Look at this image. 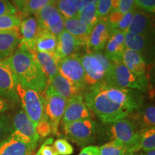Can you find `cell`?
<instances>
[{
    "instance_id": "obj_4",
    "label": "cell",
    "mask_w": 155,
    "mask_h": 155,
    "mask_svg": "<svg viewBox=\"0 0 155 155\" xmlns=\"http://www.w3.org/2000/svg\"><path fill=\"white\" fill-rule=\"evenodd\" d=\"M141 131L132 120L125 118L111 123L108 134L111 140L121 143L134 153L140 150Z\"/></svg>"
},
{
    "instance_id": "obj_34",
    "label": "cell",
    "mask_w": 155,
    "mask_h": 155,
    "mask_svg": "<svg viewBox=\"0 0 155 155\" xmlns=\"http://www.w3.org/2000/svg\"><path fill=\"white\" fill-rule=\"evenodd\" d=\"M21 22V18L17 15L0 16V32L18 28Z\"/></svg>"
},
{
    "instance_id": "obj_27",
    "label": "cell",
    "mask_w": 155,
    "mask_h": 155,
    "mask_svg": "<svg viewBox=\"0 0 155 155\" xmlns=\"http://www.w3.org/2000/svg\"><path fill=\"white\" fill-rule=\"evenodd\" d=\"M129 116H131L134 119L139 122L140 127L142 128L141 130L154 127L155 107L154 105L147 106L143 111H139L138 110Z\"/></svg>"
},
{
    "instance_id": "obj_46",
    "label": "cell",
    "mask_w": 155,
    "mask_h": 155,
    "mask_svg": "<svg viewBox=\"0 0 155 155\" xmlns=\"http://www.w3.org/2000/svg\"><path fill=\"white\" fill-rule=\"evenodd\" d=\"M76 7L78 12H80L83 8V0H71Z\"/></svg>"
},
{
    "instance_id": "obj_43",
    "label": "cell",
    "mask_w": 155,
    "mask_h": 155,
    "mask_svg": "<svg viewBox=\"0 0 155 155\" xmlns=\"http://www.w3.org/2000/svg\"><path fill=\"white\" fill-rule=\"evenodd\" d=\"M78 155H99V148L96 146L84 147Z\"/></svg>"
},
{
    "instance_id": "obj_8",
    "label": "cell",
    "mask_w": 155,
    "mask_h": 155,
    "mask_svg": "<svg viewBox=\"0 0 155 155\" xmlns=\"http://www.w3.org/2000/svg\"><path fill=\"white\" fill-rule=\"evenodd\" d=\"M45 110L48 121L52 127V132L57 134L58 126L63 118L68 101L56 94L53 88L48 85L45 91Z\"/></svg>"
},
{
    "instance_id": "obj_38",
    "label": "cell",
    "mask_w": 155,
    "mask_h": 155,
    "mask_svg": "<svg viewBox=\"0 0 155 155\" xmlns=\"http://www.w3.org/2000/svg\"><path fill=\"white\" fill-rule=\"evenodd\" d=\"M135 9H136V8L132 9V10L128 12L125 13V14H124L123 17H122V18L121 19V21L118 23L116 29L121 31V32H123L124 33L126 31H127L128 28H129V25H130L131 20H132L134 13Z\"/></svg>"
},
{
    "instance_id": "obj_15",
    "label": "cell",
    "mask_w": 155,
    "mask_h": 155,
    "mask_svg": "<svg viewBox=\"0 0 155 155\" xmlns=\"http://www.w3.org/2000/svg\"><path fill=\"white\" fill-rule=\"evenodd\" d=\"M104 54L113 63H122L124 52L126 49L124 33L117 29L111 30L105 46Z\"/></svg>"
},
{
    "instance_id": "obj_49",
    "label": "cell",
    "mask_w": 155,
    "mask_h": 155,
    "mask_svg": "<svg viewBox=\"0 0 155 155\" xmlns=\"http://www.w3.org/2000/svg\"><path fill=\"white\" fill-rule=\"evenodd\" d=\"M127 155H134L133 154H127Z\"/></svg>"
},
{
    "instance_id": "obj_25",
    "label": "cell",
    "mask_w": 155,
    "mask_h": 155,
    "mask_svg": "<svg viewBox=\"0 0 155 155\" xmlns=\"http://www.w3.org/2000/svg\"><path fill=\"white\" fill-rule=\"evenodd\" d=\"M57 37L49 31L40 29L37 35L35 50L40 53H54L57 47Z\"/></svg>"
},
{
    "instance_id": "obj_22",
    "label": "cell",
    "mask_w": 155,
    "mask_h": 155,
    "mask_svg": "<svg viewBox=\"0 0 155 155\" xmlns=\"http://www.w3.org/2000/svg\"><path fill=\"white\" fill-rule=\"evenodd\" d=\"M32 152L28 144L12 134L0 142V155H31Z\"/></svg>"
},
{
    "instance_id": "obj_19",
    "label": "cell",
    "mask_w": 155,
    "mask_h": 155,
    "mask_svg": "<svg viewBox=\"0 0 155 155\" xmlns=\"http://www.w3.org/2000/svg\"><path fill=\"white\" fill-rule=\"evenodd\" d=\"M151 29L152 18L150 15L140 9L136 8L132 20L125 32L148 35Z\"/></svg>"
},
{
    "instance_id": "obj_37",
    "label": "cell",
    "mask_w": 155,
    "mask_h": 155,
    "mask_svg": "<svg viewBox=\"0 0 155 155\" xmlns=\"http://www.w3.org/2000/svg\"><path fill=\"white\" fill-rule=\"evenodd\" d=\"M17 9L9 0H0V16L15 15Z\"/></svg>"
},
{
    "instance_id": "obj_41",
    "label": "cell",
    "mask_w": 155,
    "mask_h": 155,
    "mask_svg": "<svg viewBox=\"0 0 155 155\" xmlns=\"http://www.w3.org/2000/svg\"><path fill=\"white\" fill-rule=\"evenodd\" d=\"M52 141H53V139H48L45 143V144L42 145L37 155H58V152H56V150L53 147L47 145L48 142H52Z\"/></svg>"
},
{
    "instance_id": "obj_31",
    "label": "cell",
    "mask_w": 155,
    "mask_h": 155,
    "mask_svg": "<svg viewBox=\"0 0 155 155\" xmlns=\"http://www.w3.org/2000/svg\"><path fill=\"white\" fill-rule=\"evenodd\" d=\"M119 0H98L96 11L99 19H106L111 12L118 10Z\"/></svg>"
},
{
    "instance_id": "obj_12",
    "label": "cell",
    "mask_w": 155,
    "mask_h": 155,
    "mask_svg": "<svg viewBox=\"0 0 155 155\" xmlns=\"http://www.w3.org/2000/svg\"><path fill=\"white\" fill-rule=\"evenodd\" d=\"M35 15L39 28L49 31L57 38L64 30L65 19L53 4L45 6Z\"/></svg>"
},
{
    "instance_id": "obj_16",
    "label": "cell",
    "mask_w": 155,
    "mask_h": 155,
    "mask_svg": "<svg viewBox=\"0 0 155 155\" xmlns=\"http://www.w3.org/2000/svg\"><path fill=\"white\" fill-rule=\"evenodd\" d=\"M40 30L35 17L27 16L21 19L19 27L20 42L19 45L25 46L28 49L35 50V44Z\"/></svg>"
},
{
    "instance_id": "obj_6",
    "label": "cell",
    "mask_w": 155,
    "mask_h": 155,
    "mask_svg": "<svg viewBox=\"0 0 155 155\" xmlns=\"http://www.w3.org/2000/svg\"><path fill=\"white\" fill-rule=\"evenodd\" d=\"M17 93L21 100L24 112L36 127L42 119L47 117L45 110L44 96L35 91L24 88L19 83L17 86Z\"/></svg>"
},
{
    "instance_id": "obj_26",
    "label": "cell",
    "mask_w": 155,
    "mask_h": 155,
    "mask_svg": "<svg viewBox=\"0 0 155 155\" xmlns=\"http://www.w3.org/2000/svg\"><path fill=\"white\" fill-rule=\"evenodd\" d=\"M124 42L126 48L137 52L142 56L150 47V38L148 35H137L125 32Z\"/></svg>"
},
{
    "instance_id": "obj_40",
    "label": "cell",
    "mask_w": 155,
    "mask_h": 155,
    "mask_svg": "<svg viewBox=\"0 0 155 155\" xmlns=\"http://www.w3.org/2000/svg\"><path fill=\"white\" fill-rule=\"evenodd\" d=\"M135 6V0H119L118 11L124 15L136 8Z\"/></svg>"
},
{
    "instance_id": "obj_20",
    "label": "cell",
    "mask_w": 155,
    "mask_h": 155,
    "mask_svg": "<svg viewBox=\"0 0 155 155\" xmlns=\"http://www.w3.org/2000/svg\"><path fill=\"white\" fill-rule=\"evenodd\" d=\"M122 63L136 75L147 76L146 62L144 58L137 52L126 48L122 58Z\"/></svg>"
},
{
    "instance_id": "obj_14",
    "label": "cell",
    "mask_w": 155,
    "mask_h": 155,
    "mask_svg": "<svg viewBox=\"0 0 155 155\" xmlns=\"http://www.w3.org/2000/svg\"><path fill=\"white\" fill-rule=\"evenodd\" d=\"M90 110L87 107L82 96L77 95L68 100L63 116V125L81 120L91 119Z\"/></svg>"
},
{
    "instance_id": "obj_21",
    "label": "cell",
    "mask_w": 155,
    "mask_h": 155,
    "mask_svg": "<svg viewBox=\"0 0 155 155\" xmlns=\"http://www.w3.org/2000/svg\"><path fill=\"white\" fill-rule=\"evenodd\" d=\"M92 29L83 22L78 17L64 21V30L74 37L82 45H86Z\"/></svg>"
},
{
    "instance_id": "obj_18",
    "label": "cell",
    "mask_w": 155,
    "mask_h": 155,
    "mask_svg": "<svg viewBox=\"0 0 155 155\" xmlns=\"http://www.w3.org/2000/svg\"><path fill=\"white\" fill-rule=\"evenodd\" d=\"M57 39V47L55 54L59 60L74 55L79 46L82 45L80 42L78 41L74 37L65 30H63V32L58 36Z\"/></svg>"
},
{
    "instance_id": "obj_29",
    "label": "cell",
    "mask_w": 155,
    "mask_h": 155,
    "mask_svg": "<svg viewBox=\"0 0 155 155\" xmlns=\"http://www.w3.org/2000/svg\"><path fill=\"white\" fill-rule=\"evenodd\" d=\"M99 148V155H127L133 154L124 145L118 141L111 140L102 145Z\"/></svg>"
},
{
    "instance_id": "obj_10",
    "label": "cell",
    "mask_w": 155,
    "mask_h": 155,
    "mask_svg": "<svg viewBox=\"0 0 155 155\" xmlns=\"http://www.w3.org/2000/svg\"><path fill=\"white\" fill-rule=\"evenodd\" d=\"M12 135L28 144L32 152L36 148L40 138L36 132L33 122L22 110L17 112L13 119V132Z\"/></svg>"
},
{
    "instance_id": "obj_1",
    "label": "cell",
    "mask_w": 155,
    "mask_h": 155,
    "mask_svg": "<svg viewBox=\"0 0 155 155\" xmlns=\"http://www.w3.org/2000/svg\"><path fill=\"white\" fill-rule=\"evenodd\" d=\"M84 102L101 121L111 124L140 109L142 97L134 90L111 86L103 81L89 86L84 94Z\"/></svg>"
},
{
    "instance_id": "obj_39",
    "label": "cell",
    "mask_w": 155,
    "mask_h": 155,
    "mask_svg": "<svg viewBox=\"0 0 155 155\" xmlns=\"http://www.w3.org/2000/svg\"><path fill=\"white\" fill-rule=\"evenodd\" d=\"M135 5L145 12L153 14L155 12V0H135Z\"/></svg>"
},
{
    "instance_id": "obj_45",
    "label": "cell",
    "mask_w": 155,
    "mask_h": 155,
    "mask_svg": "<svg viewBox=\"0 0 155 155\" xmlns=\"http://www.w3.org/2000/svg\"><path fill=\"white\" fill-rule=\"evenodd\" d=\"M8 104L6 102V101L4 98L0 97V113L7 111L8 109Z\"/></svg>"
},
{
    "instance_id": "obj_47",
    "label": "cell",
    "mask_w": 155,
    "mask_h": 155,
    "mask_svg": "<svg viewBox=\"0 0 155 155\" xmlns=\"http://www.w3.org/2000/svg\"><path fill=\"white\" fill-rule=\"evenodd\" d=\"M97 1H98V0H83V7L86 5H88V4H96Z\"/></svg>"
},
{
    "instance_id": "obj_2",
    "label": "cell",
    "mask_w": 155,
    "mask_h": 155,
    "mask_svg": "<svg viewBox=\"0 0 155 155\" xmlns=\"http://www.w3.org/2000/svg\"><path fill=\"white\" fill-rule=\"evenodd\" d=\"M9 60L21 86L40 94L45 92L48 81L35 55L34 50L19 45L18 49Z\"/></svg>"
},
{
    "instance_id": "obj_24",
    "label": "cell",
    "mask_w": 155,
    "mask_h": 155,
    "mask_svg": "<svg viewBox=\"0 0 155 155\" xmlns=\"http://www.w3.org/2000/svg\"><path fill=\"white\" fill-rule=\"evenodd\" d=\"M50 86L53 88L56 94L63 97L67 101L77 95H79L80 91L76 87L58 73L50 83Z\"/></svg>"
},
{
    "instance_id": "obj_28",
    "label": "cell",
    "mask_w": 155,
    "mask_h": 155,
    "mask_svg": "<svg viewBox=\"0 0 155 155\" xmlns=\"http://www.w3.org/2000/svg\"><path fill=\"white\" fill-rule=\"evenodd\" d=\"M78 17L86 25L93 28L99 20L96 11V4L92 3L83 6L78 12Z\"/></svg>"
},
{
    "instance_id": "obj_36",
    "label": "cell",
    "mask_w": 155,
    "mask_h": 155,
    "mask_svg": "<svg viewBox=\"0 0 155 155\" xmlns=\"http://www.w3.org/2000/svg\"><path fill=\"white\" fill-rule=\"evenodd\" d=\"M36 132L39 136V137L44 138L48 137L52 132V127L50 125L48 117H45L42 120L40 123L35 127Z\"/></svg>"
},
{
    "instance_id": "obj_9",
    "label": "cell",
    "mask_w": 155,
    "mask_h": 155,
    "mask_svg": "<svg viewBox=\"0 0 155 155\" xmlns=\"http://www.w3.org/2000/svg\"><path fill=\"white\" fill-rule=\"evenodd\" d=\"M58 73L69 81L79 91L86 86L85 72L78 55H72L61 59L58 63Z\"/></svg>"
},
{
    "instance_id": "obj_23",
    "label": "cell",
    "mask_w": 155,
    "mask_h": 155,
    "mask_svg": "<svg viewBox=\"0 0 155 155\" xmlns=\"http://www.w3.org/2000/svg\"><path fill=\"white\" fill-rule=\"evenodd\" d=\"M34 53L38 63H40V66L47 77L48 85H49L55 75L58 73V63L60 60L55 55V53H40V52L34 50Z\"/></svg>"
},
{
    "instance_id": "obj_3",
    "label": "cell",
    "mask_w": 155,
    "mask_h": 155,
    "mask_svg": "<svg viewBox=\"0 0 155 155\" xmlns=\"http://www.w3.org/2000/svg\"><path fill=\"white\" fill-rule=\"evenodd\" d=\"M80 59L85 72L86 86H89L105 81L113 65L102 51L87 53Z\"/></svg>"
},
{
    "instance_id": "obj_13",
    "label": "cell",
    "mask_w": 155,
    "mask_h": 155,
    "mask_svg": "<svg viewBox=\"0 0 155 155\" xmlns=\"http://www.w3.org/2000/svg\"><path fill=\"white\" fill-rule=\"evenodd\" d=\"M111 29L108 26L106 19H99L93 28L86 42L88 53L102 51L105 48L110 36Z\"/></svg>"
},
{
    "instance_id": "obj_32",
    "label": "cell",
    "mask_w": 155,
    "mask_h": 155,
    "mask_svg": "<svg viewBox=\"0 0 155 155\" xmlns=\"http://www.w3.org/2000/svg\"><path fill=\"white\" fill-rule=\"evenodd\" d=\"M139 147L144 152L155 150V129L154 127L141 131Z\"/></svg>"
},
{
    "instance_id": "obj_48",
    "label": "cell",
    "mask_w": 155,
    "mask_h": 155,
    "mask_svg": "<svg viewBox=\"0 0 155 155\" xmlns=\"http://www.w3.org/2000/svg\"><path fill=\"white\" fill-rule=\"evenodd\" d=\"M141 155H155V150L147 151V152H144V153H141Z\"/></svg>"
},
{
    "instance_id": "obj_42",
    "label": "cell",
    "mask_w": 155,
    "mask_h": 155,
    "mask_svg": "<svg viewBox=\"0 0 155 155\" xmlns=\"http://www.w3.org/2000/svg\"><path fill=\"white\" fill-rule=\"evenodd\" d=\"M9 125L7 118L0 115V139L9 131Z\"/></svg>"
},
{
    "instance_id": "obj_17",
    "label": "cell",
    "mask_w": 155,
    "mask_h": 155,
    "mask_svg": "<svg viewBox=\"0 0 155 155\" xmlns=\"http://www.w3.org/2000/svg\"><path fill=\"white\" fill-rule=\"evenodd\" d=\"M20 42L19 28L0 32V60L11 57Z\"/></svg>"
},
{
    "instance_id": "obj_35",
    "label": "cell",
    "mask_w": 155,
    "mask_h": 155,
    "mask_svg": "<svg viewBox=\"0 0 155 155\" xmlns=\"http://www.w3.org/2000/svg\"><path fill=\"white\" fill-rule=\"evenodd\" d=\"M53 147L58 155H71L73 153V147L66 139H57L53 143Z\"/></svg>"
},
{
    "instance_id": "obj_33",
    "label": "cell",
    "mask_w": 155,
    "mask_h": 155,
    "mask_svg": "<svg viewBox=\"0 0 155 155\" xmlns=\"http://www.w3.org/2000/svg\"><path fill=\"white\" fill-rule=\"evenodd\" d=\"M55 0H27L22 11V16L27 17L31 14H36L45 6L53 4Z\"/></svg>"
},
{
    "instance_id": "obj_30",
    "label": "cell",
    "mask_w": 155,
    "mask_h": 155,
    "mask_svg": "<svg viewBox=\"0 0 155 155\" xmlns=\"http://www.w3.org/2000/svg\"><path fill=\"white\" fill-rule=\"evenodd\" d=\"M53 5L57 8L65 20L78 17V12L71 0H55Z\"/></svg>"
},
{
    "instance_id": "obj_11",
    "label": "cell",
    "mask_w": 155,
    "mask_h": 155,
    "mask_svg": "<svg viewBox=\"0 0 155 155\" xmlns=\"http://www.w3.org/2000/svg\"><path fill=\"white\" fill-rule=\"evenodd\" d=\"M19 83L9 58L0 60V96L11 101H18L17 86Z\"/></svg>"
},
{
    "instance_id": "obj_5",
    "label": "cell",
    "mask_w": 155,
    "mask_h": 155,
    "mask_svg": "<svg viewBox=\"0 0 155 155\" xmlns=\"http://www.w3.org/2000/svg\"><path fill=\"white\" fill-rule=\"evenodd\" d=\"M105 82L121 88L145 91L148 86L147 76H139L129 71L123 63H113Z\"/></svg>"
},
{
    "instance_id": "obj_7",
    "label": "cell",
    "mask_w": 155,
    "mask_h": 155,
    "mask_svg": "<svg viewBox=\"0 0 155 155\" xmlns=\"http://www.w3.org/2000/svg\"><path fill=\"white\" fill-rule=\"evenodd\" d=\"M63 127L68 138L80 147H85L93 142L98 133V125L91 119L81 120Z\"/></svg>"
},
{
    "instance_id": "obj_44",
    "label": "cell",
    "mask_w": 155,
    "mask_h": 155,
    "mask_svg": "<svg viewBox=\"0 0 155 155\" xmlns=\"http://www.w3.org/2000/svg\"><path fill=\"white\" fill-rule=\"evenodd\" d=\"M12 1L15 5V6H16L17 8L18 9L19 11H21V12H22V11L23 8H24L25 2H26L27 0H12Z\"/></svg>"
}]
</instances>
